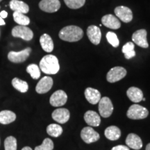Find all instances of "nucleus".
<instances>
[{"mask_svg":"<svg viewBox=\"0 0 150 150\" xmlns=\"http://www.w3.org/2000/svg\"><path fill=\"white\" fill-rule=\"evenodd\" d=\"M40 70L47 74H56L60 70V65L57 57L52 54L45 56L39 65Z\"/></svg>","mask_w":150,"mask_h":150,"instance_id":"1","label":"nucleus"},{"mask_svg":"<svg viewBox=\"0 0 150 150\" xmlns=\"http://www.w3.org/2000/svg\"><path fill=\"white\" fill-rule=\"evenodd\" d=\"M59 38L67 42H76L83 36V31L77 26H67L63 28L59 32Z\"/></svg>","mask_w":150,"mask_h":150,"instance_id":"2","label":"nucleus"},{"mask_svg":"<svg viewBox=\"0 0 150 150\" xmlns=\"http://www.w3.org/2000/svg\"><path fill=\"white\" fill-rule=\"evenodd\" d=\"M149 115V111L147 108L138 104H133L129 107L127 115L131 120L145 119Z\"/></svg>","mask_w":150,"mask_h":150,"instance_id":"3","label":"nucleus"},{"mask_svg":"<svg viewBox=\"0 0 150 150\" xmlns=\"http://www.w3.org/2000/svg\"><path fill=\"white\" fill-rule=\"evenodd\" d=\"M12 35L15 38H20L22 40L29 41L33 38V33L32 30L27 26L18 25L12 29Z\"/></svg>","mask_w":150,"mask_h":150,"instance_id":"4","label":"nucleus"},{"mask_svg":"<svg viewBox=\"0 0 150 150\" xmlns=\"http://www.w3.org/2000/svg\"><path fill=\"white\" fill-rule=\"evenodd\" d=\"M31 49L27 47L20 52L11 51L8 54V59L14 63H23L29 57Z\"/></svg>","mask_w":150,"mask_h":150,"instance_id":"5","label":"nucleus"},{"mask_svg":"<svg viewBox=\"0 0 150 150\" xmlns=\"http://www.w3.org/2000/svg\"><path fill=\"white\" fill-rule=\"evenodd\" d=\"M99 111L103 117H108L111 115L113 111V106L108 97H104L100 99L99 102Z\"/></svg>","mask_w":150,"mask_h":150,"instance_id":"6","label":"nucleus"},{"mask_svg":"<svg viewBox=\"0 0 150 150\" xmlns=\"http://www.w3.org/2000/svg\"><path fill=\"white\" fill-rule=\"evenodd\" d=\"M127 75V70L122 67H114L110 69L106 75V79L109 83H115L122 79Z\"/></svg>","mask_w":150,"mask_h":150,"instance_id":"7","label":"nucleus"},{"mask_svg":"<svg viewBox=\"0 0 150 150\" xmlns=\"http://www.w3.org/2000/svg\"><path fill=\"white\" fill-rule=\"evenodd\" d=\"M81 137L86 143L91 144L99 139V134L91 127H86L81 131Z\"/></svg>","mask_w":150,"mask_h":150,"instance_id":"8","label":"nucleus"},{"mask_svg":"<svg viewBox=\"0 0 150 150\" xmlns=\"http://www.w3.org/2000/svg\"><path fill=\"white\" fill-rule=\"evenodd\" d=\"M67 96L65 92L62 90H59V91L54 92L50 97V103L52 106L60 107V106L65 105V103L67 102Z\"/></svg>","mask_w":150,"mask_h":150,"instance_id":"9","label":"nucleus"},{"mask_svg":"<svg viewBox=\"0 0 150 150\" xmlns=\"http://www.w3.org/2000/svg\"><path fill=\"white\" fill-rule=\"evenodd\" d=\"M39 8L47 13H54L61 8L59 0H42L39 3Z\"/></svg>","mask_w":150,"mask_h":150,"instance_id":"10","label":"nucleus"},{"mask_svg":"<svg viewBox=\"0 0 150 150\" xmlns=\"http://www.w3.org/2000/svg\"><path fill=\"white\" fill-rule=\"evenodd\" d=\"M115 14L122 21L128 23L133 20V13L128 7L125 6H117L115 8Z\"/></svg>","mask_w":150,"mask_h":150,"instance_id":"11","label":"nucleus"},{"mask_svg":"<svg viewBox=\"0 0 150 150\" xmlns=\"http://www.w3.org/2000/svg\"><path fill=\"white\" fill-rule=\"evenodd\" d=\"M147 31L145 29L138 30L132 35L133 42L140 47L147 48L149 44L147 40Z\"/></svg>","mask_w":150,"mask_h":150,"instance_id":"12","label":"nucleus"},{"mask_svg":"<svg viewBox=\"0 0 150 150\" xmlns=\"http://www.w3.org/2000/svg\"><path fill=\"white\" fill-rule=\"evenodd\" d=\"M53 86V79L50 76H44L39 81L35 87V91L38 94L47 93L51 90Z\"/></svg>","mask_w":150,"mask_h":150,"instance_id":"13","label":"nucleus"},{"mask_svg":"<svg viewBox=\"0 0 150 150\" xmlns=\"http://www.w3.org/2000/svg\"><path fill=\"white\" fill-rule=\"evenodd\" d=\"M52 118L60 124H65L69 120L70 117V111L66 108H60L54 110L52 112Z\"/></svg>","mask_w":150,"mask_h":150,"instance_id":"14","label":"nucleus"},{"mask_svg":"<svg viewBox=\"0 0 150 150\" xmlns=\"http://www.w3.org/2000/svg\"><path fill=\"white\" fill-rule=\"evenodd\" d=\"M87 35L89 40L93 44L97 45L99 44L102 38V32L99 27L95 25H91L87 29Z\"/></svg>","mask_w":150,"mask_h":150,"instance_id":"15","label":"nucleus"},{"mask_svg":"<svg viewBox=\"0 0 150 150\" xmlns=\"http://www.w3.org/2000/svg\"><path fill=\"white\" fill-rule=\"evenodd\" d=\"M102 22L105 27L112 29H118L121 27V23L115 16L108 14L103 16Z\"/></svg>","mask_w":150,"mask_h":150,"instance_id":"16","label":"nucleus"},{"mask_svg":"<svg viewBox=\"0 0 150 150\" xmlns=\"http://www.w3.org/2000/svg\"><path fill=\"white\" fill-rule=\"evenodd\" d=\"M84 120L90 127H98L101 123V118L95 111L88 110L84 115Z\"/></svg>","mask_w":150,"mask_h":150,"instance_id":"17","label":"nucleus"},{"mask_svg":"<svg viewBox=\"0 0 150 150\" xmlns=\"http://www.w3.org/2000/svg\"><path fill=\"white\" fill-rule=\"evenodd\" d=\"M126 144L127 147L138 150L142 147V142L141 138L138 135L135 134H129L126 138Z\"/></svg>","mask_w":150,"mask_h":150,"instance_id":"18","label":"nucleus"},{"mask_svg":"<svg viewBox=\"0 0 150 150\" xmlns=\"http://www.w3.org/2000/svg\"><path fill=\"white\" fill-rule=\"evenodd\" d=\"M84 95L88 102L91 104H97L101 99V94L99 91L93 88H87L84 92Z\"/></svg>","mask_w":150,"mask_h":150,"instance_id":"19","label":"nucleus"},{"mask_svg":"<svg viewBox=\"0 0 150 150\" xmlns=\"http://www.w3.org/2000/svg\"><path fill=\"white\" fill-rule=\"evenodd\" d=\"M10 8L11 10L14 11V12L22 13L26 14L29 13V7L27 4L20 0H11L10 1Z\"/></svg>","mask_w":150,"mask_h":150,"instance_id":"20","label":"nucleus"},{"mask_svg":"<svg viewBox=\"0 0 150 150\" xmlns=\"http://www.w3.org/2000/svg\"><path fill=\"white\" fill-rule=\"evenodd\" d=\"M127 97L131 102L138 103L142 100L143 93L141 90L136 87H131L127 91Z\"/></svg>","mask_w":150,"mask_h":150,"instance_id":"21","label":"nucleus"},{"mask_svg":"<svg viewBox=\"0 0 150 150\" xmlns=\"http://www.w3.org/2000/svg\"><path fill=\"white\" fill-rule=\"evenodd\" d=\"M40 43L45 52L50 53L54 50V42L52 38L47 33L42 35L40 38Z\"/></svg>","mask_w":150,"mask_h":150,"instance_id":"22","label":"nucleus"},{"mask_svg":"<svg viewBox=\"0 0 150 150\" xmlns=\"http://www.w3.org/2000/svg\"><path fill=\"white\" fill-rule=\"evenodd\" d=\"M16 119V113L11 110H4L0 111V123L2 125H8L13 122Z\"/></svg>","mask_w":150,"mask_h":150,"instance_id":"23","label":"nucleus"},{"mask_svg":"<svg viewBox=\"0 0 150 150\" xmlns=\"http://www.w3.org/2000/svg\"><path fill=\"white\" fill-rule=\"evenodd\" d=\"M104 135L107 139L110 140H116L121 136L120 129L116 126H110L105 130Z\"/></svg>","mask_w":150,"mask_h":150,"instance_id":"24","label":"nucleus"},{"mask_svg":"<svg viewBox=\"0 0 150 150\" xmlns=\"http://www.w3.org/2000/svg\"><path fill=\"white\" fill-rule=\"evenodd\" d=\"M12 85L15 89L22 93H27L29 90V85H28L27 82L17 77L14 78L12 80Z\"/></svg>","mask_w":150,"mask_h":150,"instance_id":"25","label":"nucleus"},{"mask_svg":"<svg viewBox=\"0 0 150 150\" xmlns=\"http://www.w3.org/2000/svg\"><path fill=\"white\" fill-rule=\"evenodd\" d=\"M134 48V44L131 42H127L123 46L122 52L125 54V59H131L136 56V52H135Z\"/></svg>","mask_w":150,"mask_h":150,"instance_id":"26","label":"nucleus"},{"mask_svg":"<svg viewBox=\"0 0 150 150\" xmlns=\"http://www.w3.org/2000/svg\"><path fill=\"white\" fill-rule=\"evenodd\" d=\"M47 133L50 136L57 138L63 134V128L56 124H51L47 127Z\"/></svg>","mask_w":150,"mask_h":150,"instance_id":"27","label":"nucleus"},{"mask_svg":"<svg viewBox=\"0 0 150 150\" xmlns=\"http://www.w3.org/2000/svg\"><path fill=\"white\" fill-rule=\"evenodd\" d=\"M13 16L14 21L19 25L27 26L30 24V19L22 13L14 12Z\"/></svg>","mask_w":150,"mask_h":150,"instance_id":"28","label":"nucleus"},{"mask_svg":"<svg viewBox=\"0 0 150 150\" xmlns=\"http://www.w3.org/2000/svg\"><path fill=\"white\" fill-rule=\"evenodd\" d=\"M27 72L31 75L33 79H38L40 76V67L35 64H30L27 67Z\"/></svg>","mask_w":150,"mask_h":150,"instance_id":"29","label":"nucleus"},{"mask_svg":"<svg viewBox=\"0 0 150 150\" xmlns=\"http://www.w3.org/2000/svg\"><path fill=\"white\" fill-rule=\"evenodd\" d=\"M17 139L13 136H8L4 140L5 150H17Z\"/></svg>","mask_w":150,"mask_h":150,"instance_id":"30","label":"nucleus"},{"mask_svg":"<svg viewBox=\"0 0 150 150\" xmlns=\"http://www.w3.org/2000/svg\"><path fill=\"white\" fill-rule=\"evenodd\" d=\"M64 2L68 8L78 9L85 4L86 0H64Z\"/></svg>","mask_w":150,"mask_h":150,"instance_id":"31","label":"nucleus"},{"mask_svg":"<svg viewBox=\"0 0 150 150\" xmlns=\"http://www.w3.org/2000/svg\"><path fill=\"white\" fill-rule=\"evenodd\" d=\"M54 142L50 138H47L43 140L42 143L40 145L37 146L35 150H53Z\"/></svg>","mask_w":150,"mask_h":150,"instance_id":"32","label":"nucleus"},{"mask_svg":"<svg viewBox=\"0 0 150 150\" xmlns=\"http://www.w3.org/2000/svg\"><path fill=\"white\" fill-rule=\"evenodd\" d=\"M106 38H107L108 42L110 43L113 47H117L120 45L119 39L117 36V35L115 33L111 32V31H108L106 33Z\"/></svg>","mask_w":150,"mask_h":150,"instance_id":"33","label":"nucleus"},{"mask_svg":"<svg viewBox=\"0 0 150 150\" xmlns=\"http://www.w3.org/2000/svg\"><path fill=\"white\" fill-rule=\"evenodd\" d=\"M111 150H129V148L125 145H117L112 147Z\"/></svg>","mask_w":150,"mask_h":150,"instance_id":"34","label":"nucleus"},{"mask_svg":"<svg viewBox=\"0 0 150 150\" xmlns=\"http://www.w3.org/2000/svg\"><path fill=\"white\" fill-rule=\"evenodd\" d=\"M7 16H8V13H7L6 11H2L1 13H0V17H1V18L3 19L6 18Z\"/></svg>","mask_w":150,"mask_h":150,"instance_id":"35","label":"nucleus"},{"mask_svg":"<svg viewBox=\"0 0 150 150\" xmlns=\"http://www.w3.org/2000/svg\"><path fill=\"white\" fill-rule=\"evenodd\" d=\"M3 25H5V22L4 21V19L0 17V26H3Z\"/></svg>","mask_w":150,"mask_h":150,"instance_id":"36","label":"nucleus"},{"mask_svg":"<svg viewBox=\"0 0 150 150\" xmlns=\"http://www.w3.org/2000/svg\"><path fill=\"white\" fill-rule=\"evenodd\" d=\"M22 150H33L30 147H24L22 149Z\"/></svg>","mask_w":150,"mask_h":150,"instance_id":"37","label":"nucleus"},{"mask_svg":"<svg viewBox=\"0 0 150 150\" xmlns=\"http://www.w3.org/2000/svg\"><path fill=\"white\" fill-rule=\"evenodd\" d=\"M145 150H150V143H149L147 146H146Z\"/></svg>","mask_w":150,"mask_h":150,"instance_id":"38","label":"nucleus"},{"mask_svg":"<svg viewBox=\"0 0 150 150\" xmlns=\"http://www.w3.org/2000/svg\"><path fill=\"white\" fill-rule=\"evenodd\" d=\"M142 100H143V101H145V98H144V97H143V98H142Z\"/></svg>","mask_w":150,"mask_h":150,"instance_id":"39","label":"nucleus"},{"mask_svg":"<svg viewBox=\"0 0 150 150\" xmlns=\"http://www.w3.org/2000/svg\"><path fill=\"white\" fill-rule=\"evenodd\" d=\"M2 1V0H0V1Z\"/></svg>","mask_w":150,"mask_h":150,"instance_id":"40","label":"nucleus"}]
</instances>
